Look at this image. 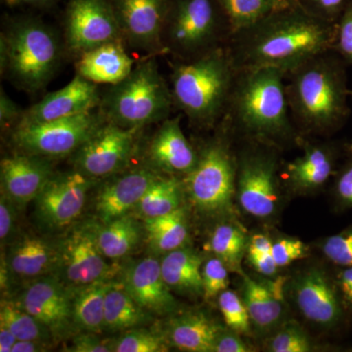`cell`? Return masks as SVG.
<instances>
[{
	"instance_id": "33",
	"label": "cell",
	"mask_w": 352,
	"mask_h": 352,
	"mask_svg": "<svg viewBox=\"0 0 352 352\" xmlns=\"http://www.w3.org/2000/svg\"><path fill=\"white\" fill-rule=\"evenodd\" d=\"M184 187L176 176H159L134 208L144 219L168 214L182 207Z\"/></svg>"
},
{
	"instance_id": "11",
	"label": "cell",
	"mask_w": 352,
	"mask_h": 352,
	"mask_svg": "<svg viewBox=\"0 0 352 352\" xmlns=\"http://www.w3.org/2000/svg\"><path fill=\"white\" fill-rule=\"evenodd\" d=\"M96 180L76 170L55 173L34 200V217L48 232L67 230L82 214Z\"/></svg>"
},
{
	"instance_id": "54",
	"label": "cell",
	"mask_w": 352,
	"mask_h": 352,
	"mask_svg": "<svg viewBox=\"0 0 352 352\" xmlns=\"http://www.w3.org/2000/svg\"><path fill=\"white\" fill-rule=\"evenodd\" d=\"M273 2H274L275 7H276V10H279V9L288 6L291 0H273Z\"/></svg>"
},
{
	"instance_id": "31",
	"label": "cell",
	"mask_w": 352,
	"mask_h": 352,
	"mask_svg": "<svg viewBox=\"0 0 352 352\" xmlns=\"http://www.w3.org/2000/svg\"><path fill=\"white\" fill-rule=\"evenodd\" d=\"M148 244L153 252L166 254L184 247L188 240V220L184 207L170 214L144 219Z\"/></svg>"
},
{
	"instance_id": "1",
	"label": "cell",
	"mask_w": 352,
	"mask_h": 352,
	"mask_svg": "<svg viewBox=\"0 0 352 352\" xmlns=\"http://www.w3.org/2000/svg\"><path fill=\"white\" fill-rule=\"evenodd\" d=\"M242 45L244 69L274 68L293 73L326 52L337 38V31L305 14L291 13L264 18L245 30Z\"/></svg>"
},
{
	"instance_id": "13",
	"label": "cell",
	"mask_w": 352,
	"mask_h": 352,
	"mask_svg": "<svg viewBox=\"0 0 352 352\" xmlns=\"http://www.w3.org/2000/svg\"><path fill=\"white\" fill-rule=\"evenodd\" d=\"M122 39L135 50L156 55L166 50L168 0H111Z\"/></svg>"
},
{
	"instance_id": "30",
	"label": "cell",
	"mask_w": 352,
	"mask_h": 352,
	"mask_svg": "<svg viewBox=\"0 0 352 352\" xmlns=\"http://www.w3.org/2000/svg\"><path fill=\"white\" fill-rule=\"evenodd\" d=\"M113 281L98 282L71 291L75 328L82 332H103L106 294Z\"/></svg>"
},
{
	"instance_id": "26",
	"label": "cell",
	"mask_w": 352,
	"mask_h": 352,
	"mask_svg": "<svg viewBox=\"0 0 352 352\" xmlns=\"http://www.w3.org/2000/svg\"><path fill=\"white\" fill-rule=\"evenodd\" d=\"M162 273L171 291L179 295L197 298L204 296L203 259L190 248H180L164 254Z\"/></svg>"
},
{
	"instance_id": "52",
	"label": "cell",
	"mask_w": 352,
	"mask_h": 352,
	"mask_svg": "<svg viewBox=\"0 0 352 352\" xmlns=\"http://www.w3.org/2000/svg\"><path fill=\"white\" fill-rule=\"evenodd\" d=\"M319 8L328 13H333L339 10L344 0H311Z\"/></svg>"
},
{
	"instance_id": "32",
	"label": "cell",
	"mask_w": 352,
	"mask_h": 352,
	"mask_svg": "<svg viewBox=\"0 0 352 352\" xmlns=\"http://www.w3.org/2000/svg\"><path fill=\"white\" fill-rule=\"evenodd\" d=\"M243 300L252 323L258 329L268 330L281 320L284 309L280 296L247 275L243 276Z\"/></svg>"
},
{
	"instance_id": "21",
	"label": "cell",
	"mask_w": 352,
	"mask_h": 352,
	"mask_svg": "<svg viewBox=\"0 0 352 352\" xmlns=\"http://www.w3.org/2000/svg\"><path fill=\"white\" fill-rule=\"evenodd\" d=\"M54 173L47 157L21 152L3 157L0 163L1 192L24 207L38 198Z\"/></svg>"
},
{
	"instance_id": "17",
	"label": "cell",
	"mask_w": 352,
	"mask_h": 352,
	"mask_svg": "<svg viewBox=\"0 0 352 352\" xmlns=\"http://www.w3.org/2000/svg\"><path fill=\"white\" fill-rule=\"evenodd\" d=\"M296 307L307 320L333 329L344 319L339 288L322 270L311 268L298 275L294 283Z\"/></svg>"
},
{
	"instance_id": "44",
	"label": "cell",
	"mask_w": 352,
	"mask_h": 352,
	"mask_svg": "<svg viewBox=\"0 0 352 352\" xmlns=\"http://www.w3.org/2000/svg\"><path fill=\"white\" fill-rule=\"evenodd\" d=\"M67 351L72 352H110L113 351V340H103L96 333L83 332L72 340Z\"/></svg>"
},
{
	"instance_id": "45",
	"label": "cell",
	"mask_w": 352,
	"mask_h": 352,
	"mask_svg": "<svg viewBox=\"0 0 352 352\" xmlns=\"http://www.w3.org/2000/svg\"><path fill=\"white\" fill-rule=\"evenodd\" d=\"M24 110L1 89L0 92V124L2 129H14L20 124Z\"/></svg>"
},
{
	"instance_id": "34",
	"label": "cell",
	"mask_w": 352,
	"mask_h": 352,
	"mask_svg": "<svg viewBox=\"0 0 352 352\" xmlns=\"http://www.w3.org/2000/svg\"><path fill=\"white\" fill-rule=\"evenodd\" d=\"M0 323L4 324L18 340H50L52 333L17 300L2 298L0 302Z\"/></svg>"
},
{
	"instance_id": "18",
	"label": "cell",
	"mask_w": 352,
	"mask_h": 352,
	"mask_svg": "<svg viewBox=\"0 0 352 352\" xmlns=\"http://www.w3.org/2000/svg\"><path fill=\"white\" fill-rule=\"evenodd\" d=\"M101 102L97 85L76 75L66 87L45 95L41 101L25 110L17 127L90 112L100 108Z\"/></svg>"
},
{
	"instance_id": "50",
	"label": "cell",
	"mask_w": 352,
	"mask_h": 352,
	"mask_svg": "<svg viewBox=\"0 0 352 352\" xmlns=\"http://www.w3.org/2000/svg\"><path fill=\"white\" fill-rule=\"evenodd\" d=\"M50 349V340H17L11 352H43Z\"/></svg>"
},
{
	"instance_id": "36",
	"label": "cell",
	"mask_w": 352,
	"mask_h": 352,
	"mask_svg": "<svg viewBox=\"0 0 352 352\" xmlns=\"http://www.w3.org/2000/svg\"><path fill=\"white\" fill-rule=\"evenodd\" d=\"M236 31H245L276 10L273 0H220Z\"/></svg>"
},
{
	"instance_id": "20",
	"label": "cell",
	"mask_w": 352,
	"mask_h": 352,
	"mask_svg": "<svg viewBox=\"0 0 352 352\" xmlns=\"http://www.w3.org/2000/svg\"><path fill=\"white\" fill-rule=\"evenodd\" d=\"M120 282L141 307L154 315L173 314L177 300L166 283L161 261L147 256L134 261L122 271Z\"/></svg>"
},
{
	"instance_id": "37",
	"label": "cell",
	"mask_w": 352,
	"mask_h": 352,
	"mask_svg": "<svg viewBox=\"0 0 352 352\" xmlns=\"http://www.w3.org/2000/svg\"><path fill=\"white\" fill-rule=\"evenodd\" d=\"M168 351L164 333L139 327L131 329L113 340L115 352H164Z\"/></svg>"
},
{
	"instance_id": "12",
	"label": "cell",
	"mask_w": 352,
	"mask_h": 352,
	"mask_svg": "<svg viewBox=\"0 0 352 352\" xmlns=\"http://www.w3.org/2000/svg\"><path fill=\"white\" fill-rule=\"evenodd\" d=\"M65 38L69 50L78 55L102 44L124 41L111 0H69Z\"/></svg>"
},
{
	"instance_id": "5",
	"label": "cell",
	"mask_w": 352,
	"mask_h": 352,
	"mask_svg": "<svg viewBox=\"0 0 352 352\" xmlns=\"http://www.w3.org/2000/svg\"><path fill=\"white\" fill-rule=\"evenodd\" d=\"M284 76L274 68L244 69L229 101L243 131L263 139L282 138L291 132Z\"/></svg>"
},
{
	"instance_id": "7",
	"label": "cell",
	"mask_w": 352,
	"mask_h": 352,
	"mask_svg": "<svg viewBox=\"0 0 352 352\" xmlns=\"http://www.w3.org/2000/svg\"><path fill=\"white\" fill-rule=\"evenodd\" d=\"M182 183L190 201L201 214L228 212L237 186V166L228 148L220 142L207 146Z\"/></svg>"
},
{
	"instance_id": "19",
	"label": "cell",
	"mask_w": 352,
	"mask_h": 352,
	"mask_svg": "<svg viewBox=\"0 0 352 352\" xmlns=\"http://www.w3.org/2000/svg\"><path fill=\"white\" fill-rule=\"evenodd\" d=\"M159 176V173L145 164L108 177L110 180L101 187L95 199L98 219L107 223L129 214Z\"/></svg>"
},
{
	"instance_id": "6",
	"label": "cell",
	"mask_w": 352,
	"mask_h": 352,
	"mask_svg": "<svg viewBox=\"0 0 352 352\" xmlns=\"http://www.w3.org/2000/svg\"><path fill=\"white\" fill-rule=\"evenodd\" d=\"M173 102L171 89L155 58L142 60L124 80L102 96L106 120L124 129L143 127L168 119Z\"/></svg>"
},
{
	"instance_id": "40",
	"label": "cell",
	"mask_w": 352,
	"mask_h": 352,
	"mask_svg": "<svg viewBox=\"0 0 352 352\" xmlns=\"http://www.w3.org/2000/svg\"><path fill=\"white\" fill-rule=\"evenodd\" d=\"M229 268L217 256L206 261L201 270L204 296L210 300L227 289L229 284Z\"/></svg>"
},
{
	"instance_id": "38",
	"label": "cell",
	"mask_w": 352,
	"mask_h": 352,
	"mask_svg": "<svg viewBox=\"0 0 352 352\" xmlns=\"http://www.w3.org/2000/svg\"><path fill=\"white\" fill-rule=\"evenodd\" d=\"M219 307L226 325L238 333H249L251 318L243 298L231 289H226L219 296Z\"/></svg>"
},
{
	"instance_id": "8",
	"label": "cell",
	"mask_w": 352,
	"mask_h": 352,
	"mask_svg": "<svg viewBox=\"0 0 352 352\" xmlns=\"http://www.w3.org/2000/svg\"><path fill=\"white\" fill-rule=\"evenodd\" d=\"M96 222L72 226L58 241L56 277L69 289L111 281L119 268L107 263L97 242Z\"/></svg>"
},
{
	"instance_id": "2",
	"label": "cell",
	"mask_w": 352,
	"mask_h": 352,
	"mask_svg": "<svg viewBox=\"0 0 352 352\" xmlns=\"http://www.w3.org/2000/svg\"><path fill=\"white\" fill-rule=\"evenodd\" d=\"M63 47L54 30L43 21L19 18L0 38L1 74L18 89L36 94L47 87L61 63Z\"/></svg>"
},
{
	"instance_id": "4",
	"label": "cell",
	"mask_w": 352,
	"mask_h": 352,
	"mask_svg": "<svg viewBox=\"0 0 352 352\" xmlns=\"http://www.w3.org/2000/svg\"><path fill=\"white\" fill-rule=\"evenodd\" d=\"M232 57L224 51H206L175 66L171 75L173 102L192 122L212 124L230 101L234 85Z\"/></svg>"
},
{
	"instance_id": "39",
	"label": "cell",
	"mask_w": 352,
	"mask_h": 352,
	"mask_svg": "<svg viewBox=\"0 0 352 352\" xmlns=\"http://www.w3.org/2000/svg\"><path fill=\"white\" fill-rule=\"evenodd\" d=\"M267 349L272 352H308L312 346L305 330L296 322H289L270 338Z\"/></svg>"
},
{
	"instance_id": "49",
	"label": "cell",
	"mask_w": 352,
	"mask_h": 352,
	"mask_svg": "<svg viewBox=\"0 0 352 352\" xmlns=\"http://www.w3.org/2000/svg\"><path fill=\"white\" fill-rule=\"evenodd\" d=\"M250 346L241 339L239 333L222 330L214 342L212 352H249Z\"/></svg>"
},
{
	"instance_id": "14",
	"label": "cell",
	"mask_w": 352,
	"mask_h": 352,
	"mask_svg": "<svg viewBox=\"0 0 352 352\" xmlns=\"http://www.w3.org/2000/svg\"><path fill=\"white\" fill-rule=\"evenodd\" d=\"M217 19L212 0H180L170 9L166 30V50L180 54H201L214 41Z\"/></svg>"
},
{
	"instance_id": "28",
	"label": "cell",
	"mask_w": 352,
	"mask_h": 352,
	"mask_svg": "<svg viewBox=\"0 0 352 352\" xmlns=\"http://www.w3.org/2000/svg\"><path fill=\"white\" fill-rule=\"evenodd\" d=\"M332 152L322 146H310L302 156L296 157L286 168L289 182L300 191H311L323 186L333 175Z\"/></svg>"
},
{
	"instance_id": "35",
	"label": "cell",
	"mask_w": 352,
	"mask_h": 352,
	"mask_svg": "<svg viewBox=\"0 0 352 352\" xmlns=\"http://www.w3.org/2000/svg\"><path fill=\"white\" fill-rule=\"evenodd\" d=\"M247 238L240 227L230 223L220 224L210 238L208 248L221 259L230 270H238L245 251Z\"/></svg>"
},
{
	"instance_id": "16",
	"label": "cell",
	"mask_w": 352,
	"mask_h": 352,
	"mask_svg": "<svg viewBox=\"0 0 352 352\" xmlns=\"http://www.w3.org/2000/svg\"><path fill=\"white\" fill-rule=\"evenodd\" d=\"M17 302L57 339L66 337L75 327L71 291L56 276L28 282Z\"/></svg>"
},
{
	"instance_id": "51",
	"label": "cell",
	"mask_w": 352,
	"mask_h": 352,
	"mask_svg": "<svg viewBox=\"0 0 352 352\" xmlns=\"http://www.w3.org/2000/svg\"><path fill=\"white\" fill-rule=\"evenodd\" d=\"M17 340L13 333L4 324L0 323V352L12 351Z\"/></svg>"
},
{
	"instance_id": "9",
	"label": "cell",
	"mask_w": 352,
	"mask_h": 352,
	"mask_svg": "<svg viewBox=\"0 0 352 352\" xmlns=\"http://www.w3.org/2000/svg\"><path fill=\"white\" fill-rule=\"evenodd\" d=\"M106 120L99 109L66 119L19 126L11 138L21 153L50 160L73 156Z\"/></svg>"
},
{
	"instance_id": "10",
	"label": "cell",
	"mask_w": 352,
	"mask_h": 352,
	"mask_svg": "<svg viewBox=\"0 0 352 352\" xmlns=\"http://www.w3.org/2000/svg\"><path fill=\"white\" fill-rule=\"evenodd\" d=\"M140 131L106 120L73 155L74 168L95 180L122 173L133 156Z\"/></svg>"
},
{
	"instance_id": "23",
	"label": "cell",
	"mask_w": 352,
	"mask_h": 352,
	"mask_svg": "<svg viewBox=\"0 0 352 352\" xmlns=\"http://www.w3.org/2000/svg\"><path fill=\"white\" fill-rule=\"evenodd\" d=\"M2 263L8 275L23 281L50 276L57 270V243L34 234H25L11 243Z\"/></svg>"
},
{
	"instance_id": "46",
	"label": "cell",
	"mask_w": 352,
	"mask_h": 352,
	"mask_svg": "<svg viewBox=\"0 0 352 352\" xmlns=\"http://www.w3.org/2000/svg\"><path fill=\"white\" fill-rule=\"evenodd\" d=\"M336 43L342 56L352 63V7L347 9L340 21Z\"/></svg>"
},
{
	"instance_id": "43",
	"label": "cell",
	"mask_w": 352,
	"mask_h": 352,
	"mask_svg": "<svg viewBox=\"0 0 352 352\" xmlns=\"http://www.w3.org/2000/svg\"><path fill=\"white\" fill-rule=\"evenodd\" d=\"M307 245L298 239H281L273 243L272 256L279 267L289 265L307 256Z\"/></svg>"
},
{
	"instance_id": "22",
	"label": "cell",
	"mask_w": 352,
	"mask_h": 352,
	"mask_svg": "<svg viewBox=\"0 0 352 352\" xmlns=\"http://www.w3.org/2000/svg\"><path fill=\"white\" fill-rule=\"evenodd\" d=\"M199 155L187 140L180 126V117L166 119L150 141L147 164L157 173L186 175L195 168Z\"/></svg>"
},
{
	"instance_id": "27",
	"label": "cell",
	"mask_w": 352,
	"mask_h": 352,
	"mask_svg": "<svg viewBox=\"0 0 352 352\" xmlns=\"http://www.w3.org/2000/svg\"><path fill=\"white\" fill-rule=\"evenodd\" d=\"M152 320L153 315L134 300L120 280H113L106 294L104 331L124 332Z\"/></svg>"
},
{
	"instance_id": "42",
	"label": "cell",
	"mask_w": 352,
	"mask_h": 352,
	"mask_svg": "<svg viewBox=\"0 0 352 352\" xmlns=\"http://www.w3.org/2000/svg\"><path fill=\"white\" fill-rule=\"evenodd\" d=\"M20 207L6 194L0 197V241L1 247L11 244L16 234L18 223V210Z\"/></svg>"
},
{
	"instance_id": "15",
	"label": "cell",
	"mask_w": 352,
	"mask_h": 352,
	"mask_svg": "<svg viewBox=\"0 0 352 352\" xmlns=\"http://www.w3.org/2000/svg\"><path fill=\"white\" fill-rule=\"evenodd\" d=\"M276 170V160L263 152H252L241 159L236 196L248 214L266 219L276 212L279 203Z\"/></svg>"
},
{
	"instance_id": "25",
	"label": "cell",
	"mask_w": 352,
	"mask_h": 352,
	"mask_svg": "<svg viewBox=\"0 0 352 352\" xmlns=\"http://www.w3.org/2000/svg\"><path fill=\"white\" fill-rule=\"evenodd\" d=\"M222 328L201 311H189L171 319L164 331L168 344L182 351L212 352Z\"/></svg>"
},
{
	"instance_id": "24",
	"label": "cell",
	"mask_w": 352,
	"mask_h": 352,
	"mask_svg": "<svg viewBox=\"0 0 352 352\" xmlns=\"http://www.w3.org/2000/svg\"><path fill=\"white\" fill-rule=\"evenodd\" d=\"M124 41L102 44L78 55L76 75L95 85H115L124 80L134 68V61L126 52Z\"/></svg>"
},
{
	"instance_id": "41",
	"label": "cell",
	"mask_w": 352,
	"mask_h": 352,
	"mask_svg": "<svg viewBox=\"0 0 352 352\" xmlns=\"http://www.w3.org/2000/svg\"><path fill=\"white\" fill-rule=\"evenodd\" d=\"M321 250L336 265L352 267V227L323 241Z\"/></svg>"
},
{
	"instance_id": "48",
	"label": "cell",
	"mask_w": 352,
	"mask_h": 352,
	"mask_svg": "<svg viewBox=\"0 0 352 352\" xmlns=\"http://www.w3.org/2000/svg\"><path fill=\"white\" fill-rule=\"evenodd\" d=\"M248 258L254 270L261 274L271 276L276 273L278 266L273 258L272 250L263 251L248 247Z\"/></svg>"
},
{
	"instance_id": "3",
	"label": "cell",
	"mask_w": 352,
	"mask_h": 352,
	"mask_svg": "<svg viewBox=\"0 0 352 352\" xmlns=\"http://www.w3.org/2000/svg\"><path fill=\"white\" fill-rule=\"evenodd\" d=\"M286 87L289 108L310 131H332L349 113L346 75L342 65L326 54L303 65Z\"/></svg>"
},
{
	"instance_id": "55",
	"label": "cell",
	"mask_w": 352,
	"mask_h": 352,
	"mask_svg": "<svg viewBox=\"0 0 352 352\" xmlns=\"http://www.w3.org/2000/svg\"><path fill=\"white\" fill-rule=\"evenodd\" d=\"M351 150H352V146H351Z\"/></svg>"
},
{
	"instance_id": "29",
	"label": "cell",
	"mask_w": 352,
	"mask_h": 352,
	"mask_svg": "<svg viewBox=\"0 0 352 352\" xmlns=\"http://www.w3.org/2000/svg\"><path fill=\"white\" fill-rule=\"evenodd\" d=\"M144 226L126 214L107 223L97 226V242L104 256L119 259L131 254L142 240Z\"/></svg>"
},
{
	"instance_id": "53",
	"label": "cell",
	"mask_w": 352,
	"mask_h": 352,
	"mask_svg": "<svg viewBox=\"0 0 352 352\" xmlns=\"http://www.w3.org/2000/svg\"><path fill=\"white\" fill-rule=\"evenodd\" d=\"M7 6L18 7L25 6H43L52 0H2Z\"/></svg>"
},
{
	"instance_id": "47",
	"label": "cell",
	"mask_w": 352,
	"mask_h": 352,
	"mask_svg": "<svg viewBox=\"0 0 352 352\" xmlns=\"http://www.w3.org/2000/svg\"><path fill=\"white\" fill-rule=\"evenodd\" d=\"M335 192L342 207L352 208V160L338 175Z\"/></svg>"
}]
</instances>
